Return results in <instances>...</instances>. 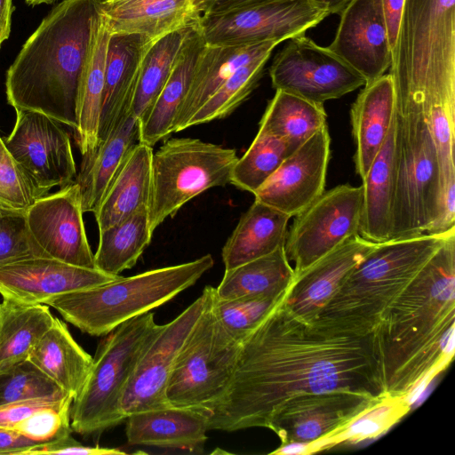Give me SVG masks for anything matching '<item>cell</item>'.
I'll list each match as a JSON object with an SVG mask.
<instances>
[{
	"mask_svg": "<svg viewBox=\"0 0 455 455\" xmlns=\"http://www.w3.org/2000/svg\"><path fill=\"white\" fill-rule=\"evenodd\" d=\"M282 301L241 342L229 386L208 413L209 430L268 428L280 407L302 394H385L372 333L306 323Z\"/></svg>",
	"mask_w": 455,
	"mask_h": 455,
	"instance_id": "obj_1",
	"label": "cell"
},
{
	"mask_svg": "<svg viewBox=\"0 0 455 455\" xmlns=\"http://www.w3.org/2000/svg\"><path fill=\"white\" fill-rule=\"evenodd\" d=\"M455 231L393 301L372 332L385 394L412 402L454 356Z\"/></svg>",
	"mask_w": 455,
	"mask_h": 455,
	"instance_id": "obj_2",
	"label": "cell"
},
{
	"mask_svg": "<svg viewBox=\"0 0 455 455\" xmlns=\"http://www.w3.org/2000/svg\"><path fill=\"white\" fill-rule=\"evenodd\" d=\"M103 0H63L28 37L6 73L8 103L77 126L80 81Z\"/></svg>",
	"mask_w": 455,
	"mask_h": 455,
	"instance_id": "obj_3",
	"label": "cell"
},
{
	"mask_svg": "<svg viewBox=\"0 0 455 455\" xmlns=\"http://www.w3.org/2000/svg\"><path fill=\"white\" fill-rule=\"evenodd\" d=\"M454 231L379 243L313 323L355 335L371 334L388 307Z\"/></svg>",
	"mask_w": 455,
	"mask_h": 455,
	"instance_id": "obj_4",
	"label": "cell"
},
{
	"mask_svg": "<svg viewBox=\"0 0 455 455\" xmlns=\"http://www.w3.org/2000/svg\"><path fill=\"white\" fill-rule=\"evenodd\" d=\"M214 264L211 254L195 260L118 275L97 286L61 294L45 305L91 336H105L121 323L170 301L194 285Z\"/></svg>",
	"mask_w": 455,
	"mask_h": 455,
	"instance_id": "obj_5",
	"label": "cell"
},
{
	"mask_svg": "<svg viewBox=\"0 0 455 455\" xmlns=\"http://www.w3.org/2000/svg\"><path fill=\"white\" fill-rule=\"evenodd\" d=\"M395 187L391 239L427 233L438 217L436 145L420 95L395 87Z\"/></svg>",
	"mask_w": 455,
	"mask_h": 455,
	"instance_id": "obj_6",
	"label": "cell"
},
{
	"mask_svg": "<svg viewBox=\"0 0 455 455\" xmlns=\"http://www.w3.org/2000/svg\"><path fill=\"white\" fill-rule=\"evenodd\" d=\"M157 325L154 313L149 311L121 323L100 340L88 377L71 404L73 431L96 435L125 421L124 392Z\"/></svg>",
	"mask_w": 455,
	"mask_h": 455,
	"instance_id": "obj_7",
	"label": "cell"
},
{
	"mask_svg": "<svg viewBox=\"0 0 455 455\" xmlns=\"http://www.w3.org/2000/svg\"><path fill=\"white\" fill-rule=\"evenodd\" d=\"M238 158L235 148L199 139L166 140L152 156L150 231L203 192L229 184Z\"/></svg>",
	"mask_w": 455,
	"mask_h": 455,
	"instance_id": "obj_8",
	"label": "cell"
},
{
	"mask_svg": "<svg viewBox=\"0 0 455 455\" xmlns=\"http://www.w3.org/2000/svg\"><path fill=\"white\" fill-rule=\"evenodd\" d=\"M212 292L199 319L184 341L168 380L171 406L212 411L234 374L241 342L232 338L212 308Z\"/></svg>",
	"mask_w": 455,
	"mask_h": 455,
	"instance_id": "obj_9",
	"label": "cell"
},
{
	"mask_svg": "<svg viewBox=\"0 0 455 455\" xmlns=\"http://www.w3.org/2000/svg\"><path fill=\"white\" fill-rule=\"evenodd\" d=\"M328 12L310 0H268L198 18L199 33L207 45L278 44L303 36Z\"/></svg>",
	"mask_w": 455,
	"mask_h": 455,
	"instance_id": "obj_10",
	"label": "cell"
},
{
	"mask_svg": "<svg viewBox=\"0 0 455 455\" xmlns=\"http://www.w3.org/2000/svg\"><path fill=\"white\" fill-rule=\"evenodd\" d=\"M362 204V187L342 184L323 191L294 216L283 249L295 276L359 234Z\"/></svg>",
	"mask_w": 455,
	"mask_h": 455,
	"instance_id": "obj_11",
	"label": "cell"
},
{
	"mask_svg": "<svg viewBox=\"0 0 455 455\" xmlns=\"http://www.w3.org/2000/svg\"><path fill=\"white\" fill-rule=\"evenodd\" d=\"M202 294L176 318L158 324L143 347L125 387L122 410L124 415L171 406L166 398L168 380L178 354L204 312L212 292Z\"/></svg>",
	"mask_w": 455,
	"mask_h": 455,
	"instance_id": "obj_12",
	"label": "cell"
},
{
	"mask_svg": "<svg viewBox=\"0 0 455 455\" xmlns=\"http://www.w3.org/2000/svg\"><path fill=\"white\" fill-rule=\"evenodd\" d=\"M14 127L2 140L42 196L74 182L76 167L63 124L38 111L17 109Z\"/></svg>",
	"mask_w": 455,
	"mask_h": 455,
	"instance_id": "obj_13",
	"label": "cell"
},
{
	"mask_svg": "<svg viewBox=\"0 0 455 455\" xmlns=\"http://www.w3.org/2000/svg\"><path fill=\"white\" fill-rule=\"evenodd\" d=\"M269 76L275 90L323 104L366 84L360 74L328 47L318 45L304 35L290 39L277 53Z\"/></svg>",
	"mask_w": 455,
	"mask_h": 455,
	"instance_id": "obj_14",
	"label": "cell"
},
{
	"mask_svg": "<svg viewBox=\"0 0 455 455\" xmlns=\"http://www.w3.org/2000/svg\"><path fill=\"white\" fill-rule=\"evenodd\" d=\"M79 187L73 182L39 198L26 212L28 229L50 258L86 268H95L89 245Z\"/></svg>",
	"mask_w": 455,
	"mask_h": 455,
	"instance_id": "obj_15",
	"label": "cell"
},
{
	"mask_svg": "<svg viewBox=\"0 0 455 455\" xmlns=\"http://www.w3.org/2000/svg\"><path fill=\"white\" fill-rule=\"evenodd\" d=\"M330 145L326 124L283 161L255 200L291 218L303 212L324 191Z\"/></svg>",
	"mask_w": 455,
	"mask_h": 455,
	"instance_id": "obj_16",
	"label": "cell"
},
{
	"mask_svg": "<svg viewBox=\"0 0 455 455\" xmlns=\"http://www.w3.org/2000/svg\"><path fill=\"white\" fill-rule=\"evenodd\" d=\"M381 395L344 389L299 395L280 407L268 428L281 444H309L347 423Z\"/></svg>",
	"mask_w": 455,
	"mask_h": 455,
	"instance_id": "obj_17",
	"label": "cell"
},
{
	"mask_svg": "<svg viewBox=\"0 0 455 455\" xmlns=\"http://www.w3.org/2000/svg\"><path fill=\"white\" fill-rule=\"evenodd\" d=\"M117 276L50 257H31L0 267V294L19 304L45 305L61 294L92 288Z\"/></svg>",
	"mask_w": 455,
	"mask_h": 455,
	"instance_id": "obj_18",
	"label": "cell"
},
{
	"mask_svg": "<svg viewBox=\"0 0 455 455\" xmlns=\"http://www.w3.org/2000/svg\"><path fill=\"white\" fill-rule=\"evenodd\" d=\"M336 36L328 48L366 83L389 68L392 48L381 0H349L339 12Z\"/></svg>",
	"mask_w": 455,
	"mask_h": 455,
	"instance_id": "obj_19",
	"label": "cell"
},
{
	"mask_svg": "<svg viewBox=\"0 0 455 455\" xmlns=\"http://www.w3.org/2000/svg\"><path fill=\"white\" fill-rule=\"evenodd\" d=\"M377 244L359 234L347 239L295 276L283 305L297 318L313 323L348 275Z\"/></svg>",
	"mask_w": 455,
	"mask_h": 455,
	"instance_id": "obj_20",
	"label": "cell"
},
{
	"mask_svg": "<svg viewBox=\"0 0 455 455\" xmlns=\"http://www.w3.org/2000/svg\"><path fill=\"white\" fill-rule=\"evenodd\" d=\"M152 43L138 34H110L105 61L99 143L117 125L123 113L131 108L142 60Z\"/></svg>",
	"mask_w": 455,
	"mask_h": 455,
	"instance_id": "obj_21",
	"label": "cell"
},
{
	"mask_svg": "<svg viewBox=\"0 0 455 455\" xmlns=\"http://www.w3.org/2000/svg\"><path fill=\"white\" fill-rule=\"evenodd\" d=\"M127 443L202 452L207 440L208 414L189 408L169 406L128 415Z\"/></svg>",
	"mask_w": 455,
	"mask_h": 455,
	"instance_id": "obj_22",
	"label": "cell"
},
{
	"mask_svg": "<svg viewBox=\"0 0 455 455\" xmlns=\"http://www.w3.org/2000/svg\"><path fill=\"white\" fill-rule=\"evenodd\" d=\"M109 34H138L152 42L197 21L194 0H103Z\"/></svg>",
	"mask_w": 455,
	"mask_h": 455,
	"instance_id": "obj_23",
	"label": "cell"
},
{
	"mask_svg": "<svg viewBox=\"0 0 455 455\" xmlns=\"http://www.w3.org/2000/svg\"><path fill=\"white\" fill-rule=\"evenodd\" d=\"M394 108V85L389 74L366 83L351 106L354 162L361 180L383 147L393 122Z\"/></svg>",
	"mask_w": 455,
	"mask_h": 455,
	"instance_id": "obj_24",
	"label": "cell"
},
{
	"mask_svg": "<svg viewBox=\"0 0 455 455\" xmlns=\"http://www.w3.org/2000/svg\"><path fill=\"white\" fill-rule=\"evenodd\" d=\"M278 44L276 42L238 46L204 44L172 132L187 129L192 116L239 68L264 54L272 53Z\"/></svg>",
	"mask_w": 455,
	"mask_h": 455,
	"instance_id": "obj_25",
	"label": "cell"
},
{
	"mask_svg": "<svg viewBox=\"0 0 455 455\" xmlns=\"http://www.w3.org/2000/svg\"><path fill=\"white\" fill-rule=\"evenodd\" d=\"M140 122L127 108L117 125L90 155L83 156L77 183L84 212H94L129 150L139 142Z\"/></svg>",
	"mask_w": 455,
	"mask_h": 455,
	"instance_id": "obj_26",
	"label": "cell"
},
{
	"mask_svg": "<svg viewBox=\"0 0 455 455\" xmlns=\"http://www.w3.org/2000/svg\"><path fill=\"white\" fill-rule=\"evenodd\" d=\"M153 148L138 142L127 153L93 212L99 231L148 207L152 189Z\"/></svg>",
	"mask_w": 455,
	"mask_h": 455,
	"instance_id": "obj_27",
	"label": "cell"
},
{
	"mask_svg": "<svg viewBox=\"0 0 455 455\" xmlns=\"http://www.w3.org/2000/svg\"><path fill=\"white\" fill-rule=\"evenodd\" d=\"M395 119L382 148L362 179L363 204L359 235L373 243L390 240L395 187Z\"/></svg>",
	"mask_w": 455,
	"mask_h": 455,
	"instance_id": "obj_28",
	"label": "cell"
},
{
	"mask_svg": "<svg viewBox=\"0 0 455 455\" xmlns=\"http://www.w3.org/2000/svg\"><path fill=\"white\" fill-rule=\"evenodd\" d=\"M204 44L196 23L188 36L166 83L148 113L140 121V143L153 148L173 133L176 116L188 91L196 64Z\"/></svg>",
	"mask_w": 455,
	"mask_h": 455,
	"instance_id": "obj_29",
	"label": "cell"
},
{
	"mask_svg": "<svg viewBox=\"0 0 455 455\" xmlns=\"http://www.w3.org/2000/svg\"><path fill=\"white\" fill-rule=\"evenodd\" d=\"M290 216L254 200L241 216L222 248L225 269L267 255L283 247Z\"/></svg>",
	"mask_w": 455,
	"mask_h": 455,
	"instance_id": "obj_30",
	"label": "cell"
},
{
	"mask_svg": "<svg viewBox=\"0 0 455 455\" xmlns=\"http://www.w3.org/2000/svg\"><path fill=\"white\" fill-rule=\"evenodd\" d=\"M28 360L73 398L82 389L92 363V357L57 317L34 346Z\"/></svg>",
	"mask_w": 455,
	"mask_h": 455,
	"instance_id": "obj_31",
	"label": "cell"
},
{
	"mask_svg": "<svg viewBox=\"0 0 455 455\" xmlns=\"http://www.w3.org/2000/svg\"><path fill=\"white\" fill-rule=\"evenodd\" d=\"M109 36L100 12L78 93L77 126L75 133L83 156L92 154L99 143L105 61Z\"/></svg>",
	"mask_w": 455,
	"mask_h": 455,
	"instance_id": "obj_32",
	"label": "cell"
},
{
	"mask_svg": "<svg viewBox=\"0 0 455 455\" xmlns=\"http://www.w3.org/2000/svg\"><path fill=\"white\" fill-rule=\"evenodd\" d=\"M295 279L294 269L283 246L275 251L225 269L215 295L232 299L243 297H283Z\"/></svg>",
	"mask_w": 455,
	"mask_h": 455,
	"instance_id": "obj_33",
	"label": "cell"
},
{
	"mask_svg": "<svg viewBox=\"0 0 455 455\" xmlns=\"http://www.w3.org/2000/svg\"><path fill=\"white\" fill-rule=\"evenodd\" d=\"M326 117L323 103L275 90L261 117L259 131L281 139L291 155L327 124Z\"/></svg>",
	"mask_w": 455,
	"mask_h": 455,
	"instance_id": "obj_34",
	"label": "cell"
},
{
	"mask_svg": "<svg viewBox=\"0 0 455 455\" xmlns=\"http://www.w3.org/2000/svg\"><path fill=\"white\" fill-rule=\"evenodd\" d=\"M0 373L28 359L34 346L52 325L49 306L1 303Z\"/></svg>",
	"mask_w": 455,
	"mask_h": 455,
	"instance_id": "obj_35",
	"label": "cell"
},
{
	"mask_svg": "<svg viewBox=\"0 0 455 455\" xmlns=\"http://www.w3.org/2000/svg\"><path fill=\"white\" fill-rule=\"evenodd\" d=\"M100 239L94 254L95 268L110 275H119L135 266L151 242L148 207H140L129 217L99 231Z\"/></svg>",
	"mask_w": 455,
	"mask_h": 455,
	"instance_id": "obj_36",
	"label": "cell"
},
{
	"mask_svg": "<svg viewBox=\"0 0 455 455\" xmlns=\"http://www.w3.org/2000/svg\"><path fill=\"white\" fill-rule=\"evenodd\" d=\"M196 23L197 21L165 35L154 41L147 50L131 104V112L139 122L160 93Z\"/></svg>",
	"mask_w": 455,
	"mask_h": 455,
	"instance_id": "obj_37",
	"label": "cell"
},
{
	"mask_svg": "<svg viewBox=\"0 0 455 455\" xmlns=\"http://www.w3.org/2000/svg\"><path fill=\"white\" fill-rule=\"evenodd\" d=\"M411 403L404 396L384 394L342 427L307 444V455L376 438L403 419L411 410Z\"/></svg>",
	"mask_w": 455,
	"mask_h": 455,
	"instance_id": "obj_38",
	"label": "cell"
},
{
	"mask_svg": "<svg viewBox=\"0 0 455 455\" xmlns=\"http://www.w3.org/2000/svg\"><path fill=\"white\" fill-rule=\"evenodd\" d=\"M270 55L264 54L234 72L192 116L187 128L227 117L235 111L257 86Z\"/></svg>",
	"mask_w": 455,
	"mask_h": 455,
	"instance_id": "obj_39",
	"label": "cell"
},
{
	"mask_svg": "<svg viewBox=\"0 0 455 455\" xmlns=\"http://www.w3.org/2000/svg\"><path fill=\"white\" fill-rule=\"evenodd\" d=\"M289 155L284 141L258 131L247 151L235 164L230 184L254 194Z\"/></svg>",
	"mask_w": 455,
	"mask_h": 455,
	"instance_id": "obj_40",
	"label": "cell"
},
{
	"mask_svg": "<svg viewBox=\"0 0 455 455\" xmlns=\"http://www.w3.org/2000/svg\"><path fill=\"white\" fill-rule=\"evenodd\" d=\"M283 297L256 296L223 299L216 297L214 288L212 308L226 331L242 342Z\"/></svg>",
	"mask_w": 455,
	"mask_h": 455,
	"instance_id": "obj_41",
	"label": "cell"
},
{
	"mask_svg": "<svg viewBox=\"0 0 455 455\" xmlns=\"http://www.w3.org/2000/svg\"><path fill=\"white\" fill-rule=\"evenodd\" d=\"M67 395L28 359L0 373V406Z\"/></svg>",
	"mask_w": 455,
	"mask_h": 455,
	"instance_id": "obj_42",
	"label": "cell"
},
{
	"mask_svg": "<svg viewBox=\"0 0 455 455\" xmlns=\"http://www.w3.org/2000/svg\"><path fill=\"white\" fill-rule=\"evenodd\" d=\"M26 212L0 206V267L27 258L48 257L33 238Z\"/></svg>",
	"mask_w": 455,
	"mask_h": 455,
	"instance_id": "obj_43",
	"label": "cell"
},
{
	"mask_svg": "<svg viewBox=\"0 0 455 455\" xmlns=\"http://www.w3.org/2000/svg\"><path fill=\"white\" fill-rule=\"evenodd\" d=\"M41 197L0 137V206L27 212Z\"/></svg>",
	"mask_w": 455,
	"mask_h": 455,
	"instance_id": "obj_44",
	"label": "cell"
},
{
	"mask_svg": "<svg viewBox=\"0 0 455 455\" xmlns=\"http://www.w3.org/2000/svg\"><path fill=\"white\" fill-rule=\"evenodd\" d=\"M36 454L122 455L125 451L117 448L84 445L68 435L52 443L35 446L24 455Z\"/></svg>",
	"mask_w": 455,
	"mask_h": 455,
	"instance_id": "obj_45",
	"label": "cell"
},
{
	"mask_svg": "<svg viewBox=\"0 0 455 455\" xmlns=\"http://www.w3.org/2000/svg\"><path fill=\"white\" fill-rule=\"evenodd\" d=\"M38 445L41 444L18 430L0 427V454H25Z\"/></svg>",
	"mask_w": 455,
	"mask_h": 455,
	"instance_id": "obj_46",
	"label": "cell"
},
{
	"mask_svg": "<svg viewBox=\"0 0 455 455\" xmlns=\"http://www.w3.org/2000/svg\"><path fill=\"white\" fill-rule=\"evenodd\" d=\"M404 4L405 0H381L392 49L399 30Z\"/></svg>",
	"mask_w": 455,
	"mask_h": 455,
	"instance_id": "obj_47",
	"label": "cell"
},
{
	"mask_svg": "<svg viewBox=\"0 0 455 455\" xmlns=\"http://www.w3.org/2000/svg\"><path fill=\"white\" fill-rule=\"evenodd\" d=\"M13 10L12 0H0V48L9 37Z\"/></svg>",
	"mask_w": 455,
	"mask_h": 455,
	"instance_id": "obj_48",
	"label": "cell"
},
{
	"mask_svg": "<svg viewBox=\"0 0 455 455\" xmlns=\"http://www.w3.org/2000/svg\"><path fill=\"white\" fill-rule=\"evenodd\" d=\"M268 0H214L204 12H220L233 8L254 4Z\"/></svg>",
	"mask_w": 455,
	"mask_h": 455,
	"instance_id": "obj_49",
	"label": "cell"
},
{
	"mask_svg": "<svg viewBox=\"0 0 455 455\" xmlns=\"http://www.w3.org/2000/svg\"><path fill=\"white\" fill-rule=\"evenodd\" d=\"M315 5L328 12V14L339 13L349 0H310Z\"/></svg>",
	"mask_w": 455,
	"mask_h": 455,
	"instance_id": "obj_50",
	"label": "cell"
},
{
	"mask_svg": "<svg viewBox=\"0 0 455 455\" xmlns=\"http://www.w3.org/2000/svg\"><path fill=\"white\" fill-rule=\"evenodd\" d=\"M213 1L214 0H194V8L196 12L200 16L207 11Z\"/></svg>",
	"mask_w": 455,
	"mask_h": 455,
	"instance_id": "obj_51",
	"label": "cell"
},
{
	"mask_svg": "<svg viewBox=\"0 0 455 455\" xmlns=\"http://www.w3.org/2000/svg\"><path fill=\"white\" fill-rule=\"evenodd\" d=\"M26 3L29 5H36L40 4H51L53 3L55 0H25Z\"/></svg>",
	"mask_w": 455,
	"mask_h": 455,
	"instance_id": "obj_52",
	"label": "cell"
},
{
	"mask_svg": "<svg viewBox=\"0 0 455 455\" xmlns=\"http://www.w3.org/2000/svg\"><path fill=\"white\" fill-rule=\"evenodd\" d=\"M1 310H2V305L0 304V315H1Z\"/></svg>",
	"mask_w": 455,
	"mask_h": 455,
	"instance_id": "obj_53",
	"label": "cell"
}]
</instances>
